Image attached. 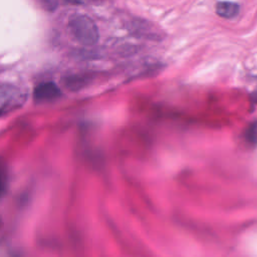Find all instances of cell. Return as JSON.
<instances>
[{
	"instance_id": "1",
	"label": "cell",
	"mask_w": 257,
	"mask_h": 257,
	"mask_svg": "<svg viewBox=\"0 0 257 257\" xmlns=\"http://www.w3.org/2000/svg\"><path fill=\"white\" fill-rule=\"evenodd\" d=\"M69 29L74 38L83 45H93L98 41L99 32L94 21L82 14L71 15L68 21Z\"/></svg>"
},
{
	"instance_id": "2",
	"label": "cell",
	"mask_w": 257,
	"mask_h": 257,
	"mask_svg": "<svg viewBox=\"0 0 257 257\" xmlns=\"http://www.w3.org/2000/svg\"><path fill=\"white\" fill-rule=\"evenodd\" d=\"M24 100L23 93L15 86L3 84L1 87V111L10 110L13 107L20 105Z\"/></svg>"
},
{
	"instance_id": "3",
	"label": "cell",
	"mask_w": 257,
	"mask_h": 257,
	"mask_svg": "<svg viewBox=\"0 0 257 257\" xmlns=\"http://www.w3.org/2000/svg\"><path fill=\"white\" fill-rule=\"evenodd\" d=\"M61 95L59 87L51 81L42 82L34 89V99L36 101H51Z\"/></svg>"
},
{
	"instance_id": "4",
	"label": "cell",
	"mask_w": 257,
	"mask_h": 257,
	"mask_svg": "<svg viewBox=\"0 0 257 257\" xmlns=\"http://www.w3.org/2000/svg\"><path fill=\"white\" fill-rule=\"evenodd\" d=\"M240 7L237 3L234 2H228V1H223V2H218L216 5V13L227 19H231L236 17L239 14Z\"/></svg>"
},
{
	"instance_id": "5",
	"label": "cell",
	"mask_w": 257,
	"mask_h": 257,
	"mask_svg": "<svg viewBox=\"0 0 257 257\" xmlns=\"http://www.w3.org/2000/svg\"><path fill=\"white\" fill-rule=\"evenodd\" d=\"M88 77L85 75H70L69 77L66 78L65 83L70 89H76L82 87L86 82H87Z\"/></svg>"
},
{
	"instance_id": "6",
	"label": "cell",
	"mask_w": 257,
	"mask_h": 257,
	"mask_svg": "<svg viewBox=\"0 0 257 257\" xmlns=\"http://www.w3.org/2000/svg\"><path fill=\"white\" fill-rule=\"evenodd\" d=\"M40 2L42 6L49 11H53L57 7V0H40Z\"/></svg>"
},
{
	"instance_id": "7",
	"label": "cell",
	"mask_w": 257,
	"mask_h": 257,
	"mask_svg": "<svg viewBox=\"0 0 257 257\" xmlns=\"http://www.w3.org/2000/svg\"><path fill=\"white\" fill-rule=\"evenodd\" d=\"M70 4H80L83 2V0H64Z\"/></svg>"
},
{
	"instance_id": "8",
	"label": "cell",
	"mask_w": 257,
	"mask_h": 257,
	"mask_svg": "<svg viewBox=\"0 0 257 257\" xmlns=\"http://www.w3.org/2000/svg\"><path fill=\"white\" fill-rule=\"evenodd\" d=\"M252 98H253V100H254L255 102H257V89L253 92V94H252Z\"/></svg>"
}]
</instances>
